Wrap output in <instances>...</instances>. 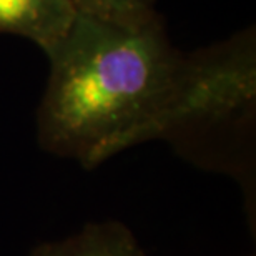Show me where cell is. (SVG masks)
<instances>
[{"label": "cell", "instance_id": "1", "mask_svg": "<svg viewBox=\"0 0 256 256\" xmlns=\"http://www.w3.org/2000/svg\"><path fill=\"white\" fill-rule=\"evenodd\" d=\"M45 55L38 145L86 170L140 143L216 126L242 94L226 52H180L156 14L124 22L76 12Z\"/></svg>", "mask_w": 256, "mask_h": 256}, {"label": "cell", "instance_id": "2", "mask_svg": "<svg viewBox=\"0 0 256 256\" xmlns=\"http://www.w3.org/2000/svg\"><path fill=\"white\" fill-rule=\"evenodd\" d=\"M75 14L74 0H0V35L28 38L47 52L64 37Z\"/></svg>", "mask_w": 256, "mask_h": 256}, {"label": "cell", "instance_id": "3", "mask_svg": "<svg viewBox=\"0 0 256 256\" xmlns=\"http://www.w3.org/2000/svg\"><path fill=\"white\" fill-rule=\"evenodd\" d=\"M30 256H146L133 233L120 222L86 224L60 242L42 243Z\"/></svg>", "mask_w": 256, "mask_h": 256}, {"label": "cell", "instance_id": "4", "mask_svg": "<svg viewBox=\"0 0 256 256\" xmlns=\"http://www.w3.org/2000/svg\"><path fill=\"white\" fill-rule=\"evenodd\" d=\"M155 4L156 0H74L76 12L124 22L146 18L156 14Z\"/></svg>", "mask_w": 256, "mask_h": 256}]
</instances>
